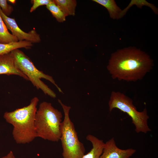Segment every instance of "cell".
Listing matches in <instances>:
<instances>
[{"instance_id": "obj_3", "label": "cell", "mask_w": 158, "mask_h": 158, "mask_svg": "<svg viewBox=\"0 0 158 158\" xmlns=\"http://www.w3.org/2000/svg\"><path fill=\"white\" fill-rule=\"evenodd\" d=\"M62 117L61 112L54 108L51 103H40L35 118L37 137L52 142L59 141L61 136Z\"/></svg>"}, {"instance_id": "obj_13", "label": "cell", "mask_w": 158, "mask_h": 158, "mask_svg": "<svg viewBox=\"0 0 158 158\" xmlns=\"http://www.w3.org/2000/svg\"><path fill=\"white\" fill-rule=\"evenodd\" d=\"M54 3L57 5L66 16H74L77 5L75 0H54Z\"/></svg>"}, {"instance_id": "obj_12", "label": "cell", "mask_w": 158, "mask_h": 158, "mask_svg": "<svg viewBox=\"0 0 158 158\" xmlns=\"http://www.w3.org/2000/svg\"><path fill=\"white\" fill-rule=\"evenodd\" d=\"M92 1L106 8L111 18L115 19L121 18V10L117 5L114 0H93Z\"/></svg>"}, {"instance_id": "obj_10", "label": "cell", "mask_w": 158, "mask_h": 158, "mask_svg": "<svg viewBox=\"0 0 158 158\" xmlns=\"http://www.w3.org/2000/svg\"><path fill=\"white\" fill-rule=\"evenodd\" d=\"M86 139L91 143L92 147L89 152L83 155L82 158H99L104 144L103 140L90 134L87 135Z\"/></svg>"}, {"instance_id": "obj_19", "label": "cell", "mask_w": 158, "mask_h": 158, "mask_svg": "<svg viewBox=\"0 0 158 158\" xmlns=\"http://www.w3.org/2000/svg\"><path fill=\"white\" fill-rule=\"evenodd\" d=\"M8 1L13 4H15L16 2V1L15 0H8Z\"/></svg>"}, {"instance_id": "obj_15", "label": "cell", "mask_w": 158, "mask_h": 158, "mask_svg": "<svg viewBox=\"0 0 158 158\" xmlns=\"http://www.w3.org/2000/svg\"><path fill=\"white\" fill-rule=\"evenodd\" d=\"M46 7L57 21L61 23L65 21L66 16L53 0L46 5Z\"/></svg>"}, {"instance_id": "obj_9", "label": "cell", "mask_w": 158, "mask_h": 158, "mask_svg": "<svg viewBox=\"0 0 158 158\" xmlns=\"http://www.w3.org/2000/svg\"><path fill=\"white\" fill-rule=\"evenodd\" d=\"M1 74L17 75L29 80L28 77L18 68L11 52L0 55V75Z\"/></svg>"}, {"instance_id": "obj_17", "label": "cell", "mask_w": 158, "mask_h": 158, "mask_svg": "<svg viewBox=\"0 0 158 158\" xmlns=\"http://www.w3.org/2000/svg\"><path fill=\"white\" fill-rule=\"evenodd\" d=\"M52 0H33L32 1L33 5L30 10V12H32L35 11L40 6L49 4Z\"/></svg>"}, {"instance_id": "obj_7", "label": "cell", "mask_w": 158, "mask_h": 158, "mask_svg": "<svg viewBox=\"0 0 158 158\" xmlns=\"http://www.w3.org/2000/svg\"><path fill=\"white\" fill-rule=\"evenodd\" d=\"M1 16L7 29L19 41H26L33 43H39L41 42L40 35L36 30L33 29L26 32L20 28L14 18H10L5 15L0 7Z\"/></svg>"}, {"instance_id": "obj_14", "label": "cell", "mask_w": 158, "mask_h": 158, "mask_svg": "<svg viewBox=\"0 0 158 158\" xmlns=\"http://www.w3.org/2000/svg\"><path fill=\"white\" fill-rule=\"evenodd\" d=\"M19 41L8 30L0 13V43L7 44Z\"/></svg>"}, {"instance_id": "obj_2", "label": "cell", "mask_w": 158, "mask_h": 158, "mask_svg": "<svg viewBox=\"0 0 158 158\" xmlns=\"http://www.w3.org/2000/svg\"><path fill=\"white\" fill-rule=\"evenodd\" d=\"M39 101L35 97L27 106L4 113L6 122L13 126L12 134L17 144L29 143L37 138L35 121Z\"/></svg>"}, {"instance_id": "obj_18", "label": "cell", "mask_w": 158, "mask_h": 158, "mask_svg": "<svg viewBox=\"0 0 158 158\" xmlns=\"http://www.w3.org/2000/svg\"><path fill=\"white\" fill-rule=\"evenodd\" d=\"M1 158H15V157L13 152L11 151L6 155Z\"/></svg>"}, {"instance_id": "obj_8", "label": "cell", "mask_w": 158, "mask_h": 158, "mask_svg": "<svg viewBox=\"0 0 158 158\" xmlns=\"http://www.w3.org/2000/svg\"><path fill=\"white\" fill-rule=\"evenodd\" d=\"M135 152L136 150L132 148L122 150L118 148L112 138L104 143L99 158H129Z\"/></svg>"}, {"instance_id": "obj_16", "label": "cell", "mask_w": 158, "mask_h": 158, "mask_svg": "<svg viewBox=\"0 0 158 158\" xmlns=\"http://www.w3.org/2000/svg\"><path fill=\"white\" fill-rule=\"evenodd\" d=\"M6 0H0V7L3 13L8 17L13 11V7L7 3Z\"/></svg>"}, {"instance_id": "obj_5", "label": "cell", "mask_w": 158, "mask_h": 158, "mask_svg": "<svg viewBox=\"0 0 158 158\" xmlns=\"http://www.w3.org/2000/svg\"><path fill=\"white\" fill-rule=\"evenodd\" d=\"M11 52L15 59L18 68L37 89L41 90L45 95L52 98L56 97L55 92L41 80V79L43 78L54 84L60 92H63L52 77L38 70L30 59L23 51L19 49H16Z\"/></svg>"}, {"instance_id": "obj_11", "label": "cell", "mask_w": 158, "mask_h": 158, "mask_svg": "<svg viewBox=\"0 0 158 158\" xmlns=\"http://www.w3.org/2000/svg\"><path fill=\"white\" fill-rule=\"evenodd\" d=\"M32 46V43L25 40L13 42L7 44L0 43V55L9 53L16 49L21 48L29 49Z\"/></svg>"}, {"instance_id": "obj_4", "label": "cell", "mask_w": 158, "mask_h": 158, "mask_svg": "<svg viewBox=\"0 0 158 158\" xmlns=\"http://www.w3.org/2000/svg\"><path fill=\"white\" fill-rule=\"evenodd\" d=\"M58 101L63 109L64 118L61 126L60 138L63 149V158H82L85 149L78 138L74 126L69 117L71 107L64 104L60 99Z\"/></svg>"}, {"instance_id": "obj_1", "label": "cell", "mask_w": 158, "mask_h": 158, "mask_svg": "<svg viewBox=\"0 0 158 158\" xmlns=\"http://www.w3.org/2000/svg\"><path fill=\"white\" fill-rule=\"evenodd\" d=\"M153 65L152 60L147 54L135 48H128L112 54L107 69L113 79L136 82L150 72Z\"/></svg>"}, {"instance_id": "obj_6", "label": "cell", "mask_w": 158, "mask_h": 158, "mask_svg": "<svg viewBox=\"0 0 158 158\" xmlns=\"http://www.w3.org/2000/svg\"><path fill=\"white\" fill-rule=\"evenodd\" d=\"M109 106L110 111L116 108L126 113L130 117L137 133L142 132L146 133L151 131L148 125L149 117L146 108H145L142 111H137L133 104L132 100L123 93L112 91L109 101Z\"/></svg>"}]
</instances>
